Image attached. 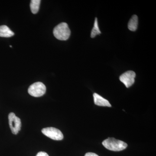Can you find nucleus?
<instances>
[{
    "instance_id": "obj_4",
    "label": "nucleus",
    "mask_w": 156,
    "mask_h": 156,
    "mask_svg": "<svg viewBox=\"0 0 156 156\" xmlns=\"http://www.w3.org/2000/svg\"><path fill=\"white\" fill-rule=\"evenodd\" d=\"M9 126L11 132L13 134H17L21 129V120L13 112L9 114Z\"/></svg>"
},
{
    "instance_id": "obj_5",
    "label": "nucleus",
    "mask_w": 156,
    "mask_h": 156,
    "mask_svg": "<svg viewBox=\"0 0 156 156\" xmlns=\"http://www.w3.org/2000/svg\"><path fill=\"white\" fill-rule=\"evenodd\" d=\"M42 132L46 136L54 140H60L63 138L62 132L57 128L53 127L43 128Z\"/></svg>"
},
{
    "instance_id": "obj_10",
    "label": "nucleus",
    "mask_w": 156,
    "mask_h": 156,
    "mask_svg": "<svg viewBox=\"0 0 156 156\" xmlns=\"http://www.w3.org/2000/svg\"><path fill=\"white\" fill-rule=\"evenodd\" d=\"M41 1L40 0H32L30 4V8L32 13L36 14L38 12L40 9V4Z\"/></svg>"
},
{
    "instance_id": "obj_2",
    "label": "nucleus",
    "mask_w": 156,
    "mask_h": 156,
    "mask_svg": "<svg viewBox=\"0 0 156 156\" xmlns=\"http://www.w3.org/2000/svg\"><path fill=\"white\" fill-rule=\"evenodd\" d=\"M56 39L60 41H66L70 36L71 31L66 23L62 22L56 26L53 31Z\"/></svg>"
},
{
    "instance_id": "obj_9",
    "label": "nucleus",
    "mask_w": 156,
    "mask_h": 156,
    "mask_svg": "<svg viewBox=\"0 0 156 156\" xmlns=\"http://www.w3.org/2000/svg\"><path fill=\"white\" fill-rule=\"evenodd\" d=\"M138 17L136 15L132 16L128 23V28L132 31H135L137 28L138 26Z\"/></svg>"
},
{
    "instance_id": "obj_3",
    "label": "nucleus",
    "mask_w": 156,
    "mask_h": 156,
    "mask_svg": "<svg viewBox=\"0 0 156 156\" xmlns=\"http://www.w3.org/2000/svg\"><path fill=\"white\" fill-rule=\"evenodd\" d=\"M46 92V86L44 84L40 82L32 84L28 89L29 94L35 97H41L44 95Z\"/></svg>"
},
{
    "instance_id": "obj_12",
    "label": "nucleus",
    "mask_w": 156,
    "mask_h": 156,
    "mask_svg": "<svg viewBox=\"0 0 156 156\" xmlns=\"http://www.w3.org/2000/svg\"><path fill=\"white\" fill-rule=\"evenodd\" d=\"M36 156H49L47 153L45 152H39L37 154Z\"/></svg>"
},
{
    "instance_id": "obj_8",
    "label": "nucleus",
    "mask_w": 156,
    "mask_h": 156,
    "mask_svg": "<svg viewBox=\"0 0 156 156\" xmlns=\"http://www.w3.org/2000/svg\"><path fill=\"white\" fill-rule=\"evenodd\" d=\"M14 33L6 25L0 26V37H10L13 36Z\"/></svg>"
},
{
    "instance_id": "obj_11",
    "label": "nucleus",
    "mask_w": 156,
    "mask_h": 156,
    "mask_svg": "<svg viewBox=\"0 0 156 156\" xmlns=\"http://www.w3.org/2000/svg\"><path fill=\"white\" fill-rule=\"evenodd\" d=\"M101 34V32L99 29L98 19L96 17L95 18V22H94V27H93L92 32H91V38H94L97 35L100 34Z\"/></svg>"
},
{
    "instance_id": "obj_14",
    "label": "nucleus",
    "mask_w": 156,
    "mask_h": 156,
    "mask_svg": "<svg viewBox=\"0 0 156 156\" xmlns=\"http://www.w3.org/2000/svg\"><path fill=\"white\" fill-rule=\"evenodd\" d=\"M10 48H12V46H10Z\"/></svg>"
},
{
    "instance_id": "obj_1",
    "label": "nucleus",
    "mask_w": 156,
    "mask_h": 156,
    "mask_svg": "<svg viewBox=\"0 0 156 156\" xmlns=\"http://www.w3.org/2000/svg\"><path fill=\"white\" fill-rule=\"evenodd\" d=\"M102 144L107 149L114 151H122L128 147V144L126 142L113 137H108L104 140Z\"/></svg>"
},
{
    "instance_id": "obj_13",
    "label": "nucleus",
    "mask_w": 156,
    "mask_h": 156,
    "mask_svg": "<svg viewBox=\"0 0 156 156\" xmlns=\"http://www.w3.org/2000/svg\"><path fill=\"white\" fill-rule=\"evenodd\" d=\"M85 156H99L96 154L93 153L89 152L85 154Z\"/></svg>"
},
{
    "instance_id": "obj_6",
    "label": "nucleus",
    "mask_w": 156,
    "mask_h": 156,
    "mask_svg": "<svg viewBox=\"0 0 156 156\" xmlns=\"http://www.w3.org/2000/svg\"><path fill=\"white\" fill-rule=\"evenodd\" d=\"M135 76L136 74L134 71H128L120 76L119 80L127 88H129L134 83Z\"/></svg>"
},
{
    "instance_id": "obj_7",
    "label": "nucleus",
    "mask_w": 156,
    "mask_h": 156,
    "mask_svg": "<svg viewBox=\"0 0 156 156\" xmlns=\"http://www.w3.org/2000/svg\"><path fill=\"white\" fill-rule=\"evenodd\" d=\"M93 98H94V103L96 105L100 106L108 107H111L112 106L111 105L108 101L101 97L97 93H95L93 94Z\"/></svg>"
}]
</instances>
